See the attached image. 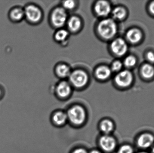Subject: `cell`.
<instances>
[{
    "label": "cell",
    "mask_w": 154,
    "mask_h": 153,
    "mask_svg": "<svg viewBox=\"0 0 154 153\" xmlns=\"http://www.w3.org/2000/svg\"><path fill=\"white\" fill-rule=\"evenodd\" d=\"M94 11L98 17L106 18L112 11V8L107 1H99L94 4Z\"/></svg>",
    "instance_id": "obj_7"
},
{
    "label": "cell",
    "mask_w": 154,
    "mask_h": 153,
    "mask_svg": "<svg viewBox=\"0 0 154 153\" xmlns=\"http://www.w3.org/2000/svg\"><path fill=\"white\" fill-rule=\"evenodd\" d=\"M110 48L113 54L118 56H122L127 52L128 46L124 39L118 38L112 41Z\"/></svg>",
    "instance_id": "obj_6"
},
{
    "label": "cell",
    "mask_w": 154,
    "mask_h": 153,
    "mask_svg": "<svg viewBox=\"0 0 154 153\" xmlns=\"http://www.w3.org/2000/svg\"><path fill=\"white\" fill-rule=\"evenodd\" d=\"M67 119V114L61 111L57 112L53 116V120L54 122L58 125H64Z\"/></svg>",
    "instance_id": "obj_21"
},
{
    "label": "cell",
    "mask_w": 154,
    "mask_h": 153,
    "mask_svg": "<svg viewBox=\"0 0 154 153\" xmlns=\"http://www.w3.org/2000/svg\"><path fill=\"white\" fill-rule=\"evenodd\" d=\"M56 72L59 77L61 78L69 77L71 71L70 67L66 64H60L56 68Z\"/></svg>",
    "instance_id": "obj_16"
},
{
    "label": "cell",
    "mask_w": 154,
    "mask_h": 153,
    "mask_svg": "<svg viewBox=\"0 0 154 153\" xmlns=\"http://www.w3.org/2000/svg\"><path fill=\"white\" fill-rule=\"evenodd\" d=\"M3 90H2V89L0 88V99L3 97Z\"/></svg>",
    "instance_id": "obj_29"
},
{
    "label": "cell",
    "mask_w": 154,
    "mask_h": 153,
    "mask_svg": "<svg viewBox=\"0 0 154 153\" xmlns=\"http://www.w3.org/2000/svg\"><path fill=\"white\" fill-rule=\"evenodd\" d=\"M90 153H101L100 151H98V150H93V151H91Z\"/></svg>",
    "instance_id": "obj_30"
},
{
    "label": "cell",
    "mask_w": 154,
    "mask_h": 153,
    "mask_svg": "<svg viewBox=\"0 0 154 153\" xmlns=\"http://www.w3.org/2000/svg\"><path fill=\"white\" fill-rule=\"evenodd\" d=\"M71 85L69 82L63 81L58 84L56 88V92L59 97L66 98L68 97L71 93Z\"/></svg>",
    "instance_id": "obj_10"
},
{
    "label": "cell",
    "mask_w": 154,
    "mask_h": 153,
    "mask_svg": "<svg viewBox=\"0 0 154 153\" xmlns=\"http://www.w3.org/2000/svg\"><path fill=\"white\" fill-rule=\"evenodd\" d=\"M100 144L102 150L107 152L113 151L116 146L115 138L107 135L103 136L100 138Z\"/></svg>",
    "instance_id": "obj_9"
},
{
    "label": "cell",
    "mask_w": 154,
    "mask_h": 153,
    "mask_svg": "<svg viewBox=\"0 0 154 153\" xmlns=\"http://www.w3.org/2000/svg\"><path fill=\"white\" fill-rule=\"evenodd\" d=\"M112 71L110 68L106 65H101L96 68L95 75L100 81H106L110 77Z\"/></svg>",
    "instance_id": "obj_12"
},
{
    "label": "cell",
    "mask_w": 154,
    "mask_h": 153,
    "mask_svg": "<svg viewBox=\"0 0 154 153\" xmlns=\"http://www.w3.org/2000/svg\"><path fill=\"white\" fill-rule=\"evenodd\" d=\"M152 152L153 153H154V147H153V148L152 149Z\"/></svg>",
    "instance_id": "obj_32"
},
{
    "label": "cell",
    "mask_w": 154,
    "mask_h": 153,
    "mask_svg": "<svg viewBox=\"0 0 154 153\" xmlns=\"http://www.w3.org/2000/svg\"><path fill=\"white\" fill-rule=\"evenodd\" d=\"M141 72L142 75L145 78L150 79L154 75V67L149 64H146L142 67Z\"/></svg>",
    "instance_id": "obj_19"
},
{
    "label": "cell",
    "mask_w": 154,
    "mask_h": 153,
    "mask_svg": "<svg viewBox=\"0 0 154 153\" xmlns=\"http://www.w3.org/2000/svg\"><path fill=\"white\" fill-rule=\"evenodd\" d=\"M154 143V137L152 134L144 133L138 137L137 145L140 148H147L152 145Z\"/></svg>",
    "instance_id": "obj_11"
},
{
    "label": "cell",
    "mask_w": 154,
    "mask_h": 153,
    "mask_svg": "<svg viewBox=\"0 0 154 153\" xmlns=\"http://www.w3.org/2000/svg\"><path fill=\"white\" fill-rule=\"evenodd\" d=\"M67 11L62 7H57L52 11L50 20L51 24L55 28H61L67 21Z\"/></svg>",
    "instance_id": "obj_3"
},
{
    "label": "cell",
    "mask_w": 154,
    "mask_h": 153,
    "mask_svg": "<svg viewBox=\"0 0 154 153\" xmlns=\"http://www.w3.org/2000/svg\"><path fill=\"white\" fill-rule=\"evenodd\" d=\"M97 31L98 36L102 39H111L116 36L117 31V26L116 21L110 18L102 19L97 25Z\"/></svg>",
    "instance_id": "obj_1"
},
{
    "label": "cell",
    "mask_w": 154,
    "mask_h": 153,
    "mask_svg": "<svg viewBox=\"0 0 154 153\" xmlns=\"http://www.w3.org/2000/svg\"><path fill=\"white\" fill-rule=\"evenodd\" d=\"M126 37L131 43H137L142 38V33L138 29L132 28L128 31L126 34Z\"/></svg>",
    "instance_id": "obj_15"
},
{
    "label": "cell",
    "mask_w": 154,
    "mask_h": 153,
    "mask_svg": "<svg viewBox=\"0 0 154 153\" xmlns=\"http://www.w3.org/2000/svg\"><path fill=\"white\" fill-rule=\"evenodd\" d=\"M68 119L74 125H80L86 118V113L82 107L75 106L69 109L68 111Z\"/></svg>",
    "instance_id": "obj_5"
},
{
    "label": "cell",
    "mask_w": 154,
    "mask_h": 153,
    "mask_svg": "<svg viewBox=\"0 0 154 153\" xmlns=\"http://www.w3.org/2000/svg\"><path fill=\"white\" fill-rule=\"evenodd\" d=\"M9 17L14 22H20L24 18V10L20 7H14L9 12Z\"/></svg>",
    "instance_id": "obj_14"
},
{
    "label": "cell",
    "mask_w": 154,
    "mask_h": 153,
    "mask_svg": "<svg viewBox=\"0 0 154 153\" xmlns=\"http://www.w3.org/2000/svg\"><path fill=\"white\" fill-rule=\"evenodd\" d=\"M68 28L71 32L75 33L80 30L82 27V21L79 17L73 16L67 21Z\"/></svg>",
    "instance_id": "obj_13"
},
{
    "label": "cell",
    "mask_w": 154,
    "mask_h": 153,
    "mask_svg": "<svg viewBox=\"0 0 154 153\" xmlns=\"http://www.w3.org/2000/svg\"><path fill=\"white\" fill-rule=\"evenodd\" d=\"M122 66H123V64L120 61L116 60L112 63L110 69H111V71H113V72H118L121 70Z\"/></svg>",
    "instance_id": "obj_24"
},
{
    "label": "cell",
    "mask_w": 154,
    "mask_h": 153,
    "mask_svg": "<svg viewBox=\"0 0 154 153\" xmlns=\"http://www.w3.org/2000/svg\"><path fill=\"white\" fill-rule=\"evenodd\" d=\"M146 57L147 59L150 61L151 63H154V53L153 52H148L146 55Z\"/></svg>",
    "instance_id": "obj_26"
},
{
    "label": "cell",
    "mask_w": 154,
    "mask_h": 153,
    "mask_svg": "<svg viewBox=\"0 0 154 153\" xmlns=\"http://www.w3.org/2000/svg\"><path fill=\"white\" fill-rule=\"evenodd\" d=\"M76 6L75 1H64L62 2V8H64L66 11L71 10H74Z\"/></svg>",
    "instance_id": "obj_22"
},
{
    "label": "cell",
    "mask_w": 154,
    "mask_h": 153,
    "mask_svg": "<svg viewBox=\"0 0 154 153\" xmlns=\"http://www.w3.org/2000/svg\"><path fill=\"white\" fill-rule=\"evenodd\" d=\"M136 59L133 56H128L124 61L125 65L127 67H132L135 65Z\"/></svg>",
    "instance_id": "obj_23"
},
{
    "label": "cell",
    "mask_w": 154,
    "mask_h": 153,
    "mask_svg": "<svg viewBox=\"0 0 154 153\" xmlns=\"http://www.w3.org/2000/svg\"><path fill=\"white\" fill-rule=\"evenodd\" d=\"M69 83L71 86L78 89L86 86L89 81V76L85 71L81 69H76L71 72L69 77Z\"/></svg>",
    "instance_id": "obj_2"
},
{
    "label": "cell",
    "mask_w": 154,
    "mask_h": 153,
    "mask_svg": "<svg viewBox=\"0 0 154 153\" xmlns=\"http://www.w3.org/2000/svg\"><path fill=\"white\" fill-rule=\"evenodd\" d=\"M114 124L113 122L108 119L103 120L100 124V129L102 132L106 134L112 132L114 129Z\"/></svg>",
    "instance_id": "obj_20"
},
{
    "label": "cell",
    "mask_w": 154,
    "mask_h": 153,
    "mask_svg": "<svg viewBox=\"0 0 154 153\" xmlns=\"http://www.w3.org/2000/svg\"><path fill=\"white\" fill-rule=\"evenodd\" d=\"M69 32L67 30L60 28L54 35L55 40L58 42L63 43L67 39L69 36Z\"/></svg>",
    "instance_id": "obj_18"
},
{
    "label": "cell",
    "mask_w": 154,
    "mask_h": 153,
    "mask_svg": "<svg viewBox=\"0 0 154 153\" xmlns=\"http://www.w3.org/2000/svg\"><path fill=\"white\" fill-rule=\"evenodd\" d=\"M24 18L30 23H37L42 18V12L40 9L34 4L27 5L24 9Z\"/></svg>",
    "instance_id": "obj_4"
},
{
    "label": "cell",
    "mask_w": 154,
    "mask_h": 153,
    "mask_svg": "<svg viewBox=\"0 0 154 153\" xmlns=\"http://www.w3.org/2000/svg\"><path fill=\"white\" fill-rule=\"evenodd\" d=\"M132 73L127 70L119 72L115 78L116 84L120 87H127L130 85L133 81Z\"/></svg>",
    "instance_id": "obj_8"
},
{
    "label": "cell",
    "mask_w": 154,
    "mask_h": 153,
    "mask_svg": "<svg viewBox=\"0 0 154 153\" xmlns=\"http://www.w3.org/2000/svg\"><path fill=\"white\" fill-rule=\"evenodd\" d=\"M139 153H148L146 152H139Z\"/></svg>",
    "instance_id": "obj_31"
},
{
    "label": "cell",
    "mask_w": 154,
    "mask_h": 153,
    "mask_svg": "<svg viewBox=\"0 0 154 153\" xmlns=\"http://www.w3.org/2000/svg\"><path fill=\"white\" fill-rule=\"evenodd\" d=\"M73 153H88L86 152V150L82 148H79L75 150Z\"/></svg>",
    "instance_id": "obj_27"
},
{
    "label": "cell",
    "mask_w": 154,
    "mask_h": 153,
    "mask_svg": "<svg viewBox=\"0 0 154 153\" xmlns=\"http://www.w3.org/2000/svg\"><path fill=\"white\" fill-rule=\"evenodd\" d=\"M111 13L114 20L115 19L121 20L125 18L126 15V10L123 7L119 6L114 8L111 11Z\"/></svg>",
    "instance_id": "obj_17"
},
{
    "label": "cell",
    "mask_w": 154,
    "mask_h": 153,
    "mask_svg": "<svg viewBox=\"0 0 154 153\" xmlns=\"http://www.w3.org/2000/svg\"><path fill=\"white\" fill-rule=\"evenodd\" d=\"M118 153H134V149L130 145H125L120 147Z\"/></svg>",
    "instance_id": "obj_25"
},
{
    "label": "cell",
    "mask_w": 154,
    "mask_h": 153,
    "mask_svg": "<svg viewBox=\"0 0 154 153\" xmlns=\"http://www.w3.org/2000/svg\"><path fill=\"white\" fill-rule=\"evenodd\" d=\"M149 10L152 14H154V1L151 3L149 6Z\"/></svg>",
    "instance_id": "obj_28"
}]
</instances>
